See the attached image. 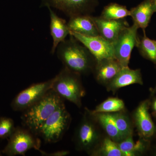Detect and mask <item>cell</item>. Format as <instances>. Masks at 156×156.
Wrapping results in <instances>:
<instances>
[{"mask_svg":"<svg viewBox=\"0 0 156 156\" xmlns=\"http://www.w3.org/2000/svg\"><path fill=\"white\" fill-rule=\"evenodd\" d=\"M154 92H155V93H156V85L154 89Z\"/></svg>","mask_w":156,"mask_h":156,"instance_id":"30","label":"cell"},{"mask_svg":"<svg viewBox=\"0 0 156 156\" xmlns=\"http://www.w3.org/2000/svg\"><path fill=\"white\" fill-rule=\"evenodd\" d=\"M98 4V0H42L41 7L54 8L70 17L90 15Z\"/></svg>","mask_w":156,"mask_h":156,"instance_id":"7","label":"cell"},{"mask_svg":"<svg viewBox=\"0 0 156 156\" xmlns=\"http://www.w3.org/2000/svg\"><path fill=\"white\" fill-rule=\"evenodd\" d=\"M101 152L104 156H123L118 144L110 137L104 140Z\"/></svg>","mask_w":156,"mask_h":156,"instance_id":"24","label":"cell"},{"mask_svg":"<svg viewBox=\"0 0 156 156\" xmlns=\"http://www.w3.org/2000/svg\"><path fill=\"white\" fill-rule=\"evenodd\" d=\"M148 145V140L143 138L135 144L132 135L123 140L118 144L123 156H134L137 153H142L147 148Z\"/></svg>","mask_w":156,"mask_h":156,"instance_id":"18","label":"cell"},{"mask_svg":"<svg viewBox=\"0 0 156 156\" xmlns=\"http://www.w3.org/2000/svg\"><path fill=\"white\" fill-rule=\"evenodd\" d=\"M54 80L33 84L20 92L11 102L12 109L23 112L38 101L52 89Z\"/></svg>","mask_w":156,"mask_h":156,"instance_id":"8","label":"cell"},{"mask_svg":"<svg viewBox=\"0 0 156 156\" xmlns=\"http://www.w3.org/2000/svg\"><path fill=\"white\" fill-rule=\"evenodd\" d=\"M80 75L65 67L54 77L52 89L63 99L79 107L85 94L80 76Z\"/></svg>","mask_w":156,"mask_h":156,"instance_id":"3","label":"cell"},{"mask_svg":"<svg viewBox=\"0 0 156 156\" xmlns=\"http://www.w3.org/2000/svg\"><path fill=\"white\" fill-rule=\"evenodd\" d=\"M14 121L7 117L0 118V139L9 138L15 130Z\"/></svg>","mask_w":156,"mask_h":156,"instance_id":"25","label":"cell"},{"mask_svg":"<svg viewBox=\"0 0 156 156\" xmlns=\"http://www.w3.org/2000/svg\"><path fill=\"white\" fill-rule=\"evenodd\" d=\"M100 36L107 41L114 44L124 29L129 26V24L124 19L109 20L100 17L92 16Z\"/></svg>","mask_w":156,"mask_h":156,"instance_id":"11","label":"cell"},{"mask_svg":"<svg viewBox=\"0 0 156 156\" xmlns=\"http://www.w3.org/2000/svg\"><path fill=\"white\" fill-rule=\"evenodd\" d=\"M58 44L56 54L66 68L79 74H84L94 69L97 60L84 45L72 36Z\"/></svg>","mask_w":156,"mask_h":156,"instance_id":"1","label":"cell"},{"mask_svg":"<svg viewBox=\"0 0 156 156\" xmlns=\"http://www.w3.org/2000/svg\"><path fill=\"white\" fill-rule=\"evenodd\" d=\"M136 47L144 58L156 65V40L149 38L144 32V36L139 39Z\"/></svg>","mask_w":156,"mask_h":156,"instance_id":"20","label":"cell"},{"mask_svg":"<svg viewBox=\"0 0 156 156\" xmlns=\"http://www.w3.org/2000/svg\"><path fill=\"white\" fill-rule=\"evenodd\" d=\"M63 103L64 99L51 89L38 101L22 112L23 127L38 136L43 123Z\"/></svg>","mask_w":156,"mask_h":156,"instance_id":"2","label":"cell"},{"mask_svg":"<svg viewBox=\"0 0 156 156\" xmlns=\"http://www.w3.org/2000/svg\"><path fill=\"white\" fill-rule=\"evenodd\" d=\"M130 15V11L126 6L112 3L105 7L100 17L109 20H116L124 19Z\"/></svg>","mask_w":156,"mask_h":156,"instance_id":"21","label":"cell"},{"mask_svg":"<svg viewBox=\"0 0 156 156\" xmlns=\"http://www.w3.org/2000/svg\"><path fill=\"white\" fill-rule=\"evenodd\" d=\"M97 131L87 117H84L79 126L76 136L78 148L89 151L97 140Z\"/></svg>","mask_w":156,"mask_h":156,"instance_id":"13","label":"cell"},{"mask_svg":"<svg viewBox=\"0 0 156 156\" xmlns=\"http://www.w3.org/2000/svg\"><path fill=\"white\" fill-rule=\"evenodd\" d=\"M138 27L133 23L120 33L116 41L113 44L115 57L122 67H128L131 52L136 47L139 40L137 35Z\"/></svg>","mask_w":156,"mask_h":156,"instance_id":"6","label":"cell"},{"mask_svg":"<svg viewBox=\"0 0 156 156\" xmlns=\"http://www.w3.org/2000/svg\"><path fill=\"white\" fill-rule=\"evenodd\" d=\"M151 106L152 110L153 111L154 115L156 117V98L153 101Z\"/></svg>","mask_w":156,"mask_h":156,"instance_id":"27","label":"cell"},{"mask_svg":"<svg viewBox=\"0 0 156 156\" xmlns=\"http://www.w3.org/2000/svg\"><path fill=\"white\" fill-rule=\"evenodd\" d=\"M154 155L156 156V146L155 147V150L154 151Z\"/></svg>","mask_w":156,"mask_h":156,"instance_id":"29","label":"cell"},{"mask_svg":"<svg viewBox=\"0 0 156 156\" xmlns=\"http://www.w3.org/2000/svg\"><path fill=\"white\" fill-rule=\"evenodd\" d=\"M70 122V115L63 103L43 123L38 136H41L44 142L48 143L58 142L68 128Z\"/></svg>","mask_w":156,"mask_h":156,"instance_id":"4","label":"cell"},{"mask_svg":"<svg viewBox=\"0 0 156 156\" xmlns=\"http://www.w3.org/2000/svg\"><path fill=\"white\" fill-rule=\"evenodd\" d=\"M134 84H143L140 69H131L128 66L123 67L108 84L109 89L115 90Z\"/></svg>","mask_w":156,"mask_h":156,"instance_id":"17","label":"cell"},{"mask_svg":"<svg viewBox=\"0 0 156 156\" xmlns=\"http://www.w3.org/2000/svg\"><path fill=\"white\" fill-rule=\"evenodd\" d=\"M113 114L117 128L123 139L132 135V128L127 117L121 113Z\"/></svg>","mask_w":156,"mask_h":156,"instance_id":"23","label":"cell"},{"mask_svg":"<svg viewBox=\"0 0 156 156\" xmlns=\"http://www.w3.org/2000/svg\"><path fill=\"white\" fill-rule=\"evenodd\" d=\"M72 36L88 49L97 61L105 58H115L113 44L107 41L101 36L88 37L77 33L70 31Z\"/></svg>","mask_w":156,"mask_h":156,"instance_id":"9","label":"cell"},{"mask_svg":"<svg viewBox=\"0 0 156 156\" xmlns=\"http://www.w3.org/2000/svg\"><path fill=\"white\" fill-rule=\"evenodd\" d=\"M42 156H64L69 154V152L67 151H58L52 153H48L42 150L39 151Z\"/></svg>","mask_w":156,"mask_h":156,"instance_id":"26","label":"cell"},{"mask_svg":"<svg viewBox=\"0 0 156 156\" xmlns=\"http://www.w3.org/2000/svg\"><path fill=\"white\" fill-rule=\"evenodd\" d=\"M48 8L50 11V34L53 40L51 53L54 54L58 44L70 35V30L66 21L58 17L51 8Z\"/></svg>","mask_w":156,"mask_h":156,"instance_id":"14","label":"cell"},{"mask_svg":"<svg viewBox=\"0 0 156 156\" xmlns=\"http://www.w3.org/2000/svg\"><path fill=\"white\" fill-rule=\"evenodd\" d=\"M98 120L110 138L114 141L118 142L123 140L122 137L116 125L113 114L110 113H99Z\"/></svg>","mask_w":156,"mask_h":156,"instance_id":"19","label":"cell"},{"mask_svg":"<svg viewBox=\"0 0 156 156\" xmlns=\"http://www.w3.org/2000/svg\"><path fill=\"white\" fill-rule=\"evenodd\" d=\"M122 67L115 58H105L96 62L93 69L98 82L108 84Z\"/></svg>","mask_w":156,"mask_h":156,"instance_id":"12","label":"cell"},{"mask_svg":"<svg viewBox=\"0 0 156 156\" xmlns=\"http://www.w3.org/2000/svg\"><path fill=\"white\" fill-rule=\"evenodd\" d=\"M70 31L88 37L100 36L95 22L90 15H80L69 17L67 23Z\"/></svg>","mask_w":156,"mask_h":156,"instance_id":"16","label":"cell"},{"mask_svg":"<svg viewBox=\"0 0 156 156\" xmlns=\"http://www.w3.org/2000/svg\"><path fill=\"white\" fill-rule=\"evenodd\" d=\"M2 152L1 151H0V156L2 155Z\"/></svg>","mask_w":156,"mask_h":156,"instance_id":"31","label":"cell"},{"mask_svg":"<svg viewBox=\"0 0 156 156\" xmlns=\"http://www.w3.org/2000/svg\"><path fill=\"white\" fill-rule=\"evenodd\" d=\"M150 105L149 100L144 101L136 109L134 116L139 135L142 138L147 140L156 134V126L149 112Z\"/></svg>","mask_w":156,"mask_h":156,"instance_id":"10","label":"cell"},{"mask_svg":"<svg viewBox=\"0 0 156 156\" xmlns=\"http://www.w3.org/2000/svg\"><path fill=\"white\" fill-rule=\"evenodd\" d=\"M9 138L8 144L2 151L6 155L24 156L27 152L32 149L38 151L40 150L41 139L24 127H16Z\"/></svg>","mask_w":156,"mask_h":156,"instance_id":"5","label":"cell"},{"mask_svg":"<svg viewBox=\"0 0 156 156\" xmlns=\"http://www.w3.org/2000/svg\"><path fill=\"white\" fill-rule=\"evenodd\" d=\"M125 108L122 100L117 98H110L96 107L92 112L93 114L102 113L117 112L122 111Z\"/></svg>","mask_w":156,"mask_h":156,"instance_id":"22","label":"cell"},{"mask_svg":"<svg viewBox=\"0 0 156 156\" xmlns=\"http://www.w3.org/2000/svg\"><path fill=\"white\" fill-rule=\"evenodd\" d=\"M130 16L134 24L141 28L144 33L150 22L152 16L156 12V8L152 0H144L130 10Z\"/></svg>","mask_w":156,"mask_h":156,"instance_id":"15","label":"cell"},{"mask_svg":"<svg viewBox=\"0 0 156 156\" xmlns=\"http://www.w3.org/2000/svg\"><path fill=\"white\" fill-rule=\"evenodd\" d=\"M153 2L154 5L155 7L156 10V0H152Z\"/></svg>","mask_w":156,"mask_h":156,"instance_id":"28","label":"cell"}]
</instances>
